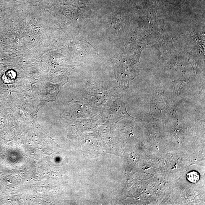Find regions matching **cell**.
I'll return each mask as SVG.
<instances>
[{
  "label": "cell",
  "instance_id": "6da1fadb",
  "mask_svg": "<svg viewBox=\"0 0 205 205\" xmlns=\"http://www.w3.org/2000/svg\"><path fill=\"white\" fill-rule=\"evenodd\" d=\"M188 180L191 183H195L199 180L200 175L196 171L191 172L187 174Z\"/></svg>",
  "mask_w": 205,
  "mask_h": 205
}]
</instances>
